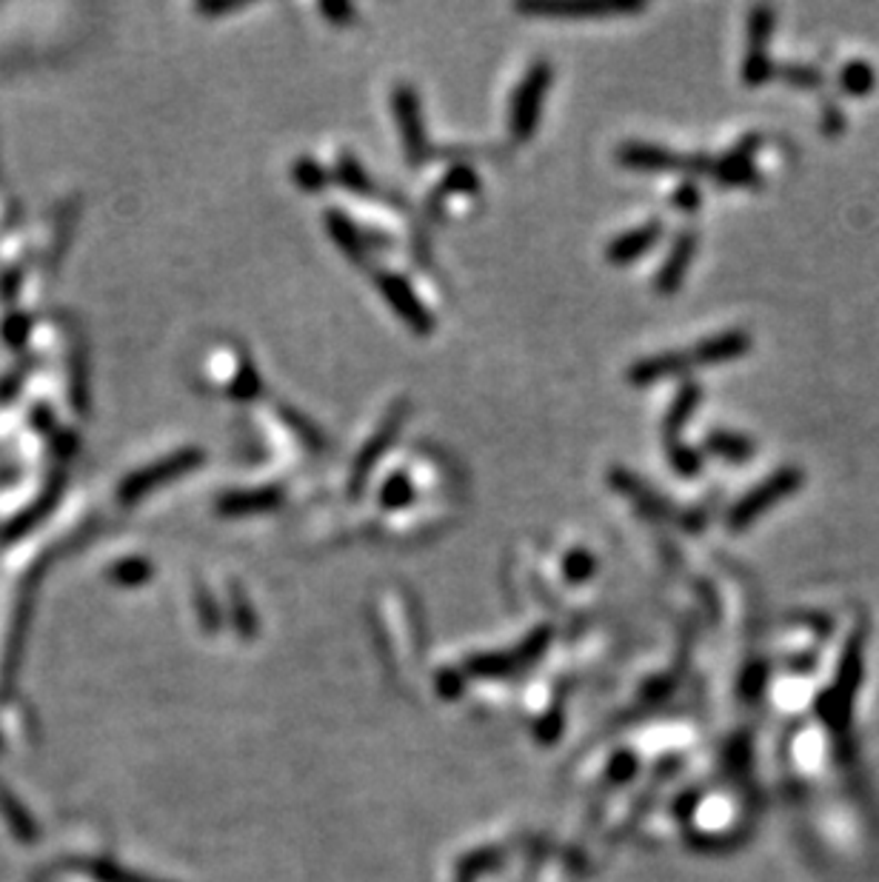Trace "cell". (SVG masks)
Instances as JSON below:
<instances>
[{
  "label": "cell",
  "mask_w": 879,
  "mask_h": 882,
  "mask_svg": "<svg viewBox=\"0 0 879 882\" xmlns=\"http://www.w3.org/2000/svg\"><path fill=\"white\" fill-rule=\"evenodd\" d=\"M283 503V488L277 486H260V488H238L229 495L220 497L218 511L226 517H246L274 511Z\"/></svg>",
  "instance_id": "cell-12"
},
{
  "label": "cell",
  "mask_w": 879,
  "mask_h": 882,
  "mask_svg": "<svg viewBox=\"0 0 879 882\" xmlns=\"http://www.w3.org/2000/svg\"><path fill=\"white\" fill-rule=\"evenodd\" d=\"M592 568H594V557L588 555V551H583V548H577V551H572V555L566 557L568 580H586V577L592 575Z\"/></svg>",
  "instance_id": "cell-29"
},
{
  "label": "cell",
  "mask_w": 879,
  "mask_h": 882,
  "mask_svg": "<svg viewBox=\"0 0 879 882\" xmlns=\"http://www.w3.org/2000/svg\"><path fill=\"white\" fill-rule=\"evenodd\" d=\"M112 577L118 582H143L149 580V562L146 560H127L112 568Z\"/></svg>",
  "instance_id": "cell-28"
},
{
  "label": "cell",
  "mask_w": 879,
  "mask_h": 882,
  "mask_svg": "<svg viewBox=\"0 0 879 882\" xmlns=\"http://www.w3.org/2000/svg\"><path fill=\"white\" fill-rule=\"evenodd\" d=\"M203 460H206V457H203L200 448H183L178 455H169L163 457V460L152 463V466L134 472V475L123 483V488H120V497H123V503L140 500V497L154 491V488L163 486V483H172L174 477L186 475V472L198 468Z\"/></svg>",
  "instance_id": "cell-7"
},
{
  "label": "cell",
  "mask_w": 879,
  "mask_h": 882,
  "mask_svg": "<svg viewBox=\"0 0 879 882\" xmlns=\"http://www.w3.org/2000/svg\"><path fill=\"white\" fill-rule=\"evenodd\" d=\"M320 12L337 27H348V21H354V7H348V3H323Z\"/></svg>",
  "instance_id": "cell-31"
},
{
  "label": "cell",
  "mask_w": 879,
  "mask_h": 882,
  "mask_svg": "<svg viewBox=\"0 0 879 882\" xmlns=\"http://www.w3.org/2000/svg\"><path fill=\"white\" fill-rule=\"evenodd\" d=\"M332 178L343 189H348V192L360 194V197H386V194H383V189H380L377 183H374L372 178H368L366 169L360 166L357 158H354V154H348V152L340 154V161H337V166H334Z\"/></svg>",
  "instance_id": "cell-18"
},
{
  "label": "cell",
  "mask_w": 879,
  "mask_h": 882,
  "mask_svg": "<svg viewBox=\"0 0 879 882\" xmlns=\"http://www.w3.org/2000/svg\"><path fill=\"white\" fill-rule=\"evenodd\" d=\"M406 417H408V403L406 401L394 403V406L386 412V417H383V423L377 426V432L368 437L366 446L360 448L357 460H354V466H352V477H348V491H352V497H357L360 491L366 488L374 466L380 463V457L386 455L388 446L397 440L400 428H403Z\"/></svg>",
  "instance_id": "cell-4"
},
{
  "label": "cell",
  "mask_w": 879,
  "mask_h": 882,
  "mask_svg": "<svg viewBox=\"0 0 879 882\" xmlns=\"http://www.w3.org/2000/svg\"><path fill=\"white\" fill-rule=\"evenodd\" d=\"M699 401H703V386H699L697 381H686L679 386V392L674 395L671 406H668L666 412V423H663V428H666V440H677L679 428L691 420Z\"/></svg>",
  "instance_id": "cell-16"
},
{
  "label": "cell",
  "mask_w": 879,
  "mask_h": 882,
  "mask_svg": "<svg viewBox=\"0 0 879 882\" xmlns=\"http://www.w3.org/2000/svg\"><path fill=\"white\" fill-rule=\"evenodd\" d=\"M548 87H552V67L546 61L534 63L526 72V78L519 81L517 92L512 98V114H508V132H512L517 143L532 141V134L537 132Z\"/></svg>",
  "instance_id": "cell-2"
},
{
  "label": "cell",
  "mask_w": 879,
  "mask_h": 882,
  "mask_svg": "<svg viewBox=\"0 0 879 882\" xmlns=\"http://www.w3.org/2000/svg\"><path fill=\"white\" fill-rule=\"evenodd\" d=\"M779 78H786L788 83H794V87H817L819 81H822V74L817 72V69L811 67H799V63H788V67L777 69Z\"/></svg>",
  "instance_id": "cell-27"
},
{
  "label": "cell",
  "mask_w": 879,
  "mask_h": 882,
  "mask_svg": "<svg viewBox=\"0 0 879 882\" xmlns=\"http://www.w3.org/2000/svg\"><path fill=\"white\" fill-rule=\"evenodd\" d=\"M774 29V12L768 7H757L748 18V52L746 63H742V81L746 87H759L768 83L777 74L768 54V38Z\"/></svg>",
  "instance_id": "cell-8"
},
{
  "label": "cell",
  "mask_w": 879,
  "mask_h": 882,
  "mask_svg": "<svg viewBox=\"0 0 879 882\" xmlns=\"http://www.w3.org/2000/svg\"><path fill=\"white\" fill-rule=\"evenodd\" d=\"M643 3H543V0H532V3H517V12L523 14H539V18H612V14H634L643 12Z\"/></svg>",
  "instance_id": "cell-9"
},
{
  "label": "cell",
  "mask_w": 879,
  "mask_h": 882,
  "mask_svg": "<svg viewBox=\"0 0 879 882\" xmlns=\"http://www.w3.org/2000/svg\"><path fill=\"white\" fill-rule=\"evenodd\" d=\"M694 363L691 355L686 352H659V355L643 357L628 368V383L632 386H651V383L666 381V377H677L683 372H691Z\"/></svg>",
  "instance_id": "cell-11"
},
{
  "label": "cell",
  "mask_w": 879,
  "mask_h": 882,
  "mask_svg": "<svg viewBox=\"0 0 879 882\" xmlns=\"http://www.w3.org/2000/svg\"><path fill=\"white\" fill-rule=\"evenodd\" d=\"M699 201H703V197H699L697 183H679L677 192H674V206H677L679 212L694 214L699 209Z\"/></svg>",
  "instance_id": "cell-30"
},
{
  "label": "cell",
  "mask_w": 879,
  "mask_h": 882,
  "mask_svg": "<svg viewBox=\"0 0 879 882\" xmlns=\"http://www.w3.org/2000/svg\"><path fill=\"white\" fill-rule=\"evenodd\" d=\"M260 392H263V381H260L257 368L249 361H243L238 368V377L229 383V395L238 397V401H254Z\"/></svg>",
  "instance_id": "cell-26"
},
{
  "label": "cell",
  "mask_w": 879,
  "mask_h": 882,
  "mask_svg": "<svg viewBox=\"0 0 879 882\" xmlns=\"http://www.w3.org/2000/svg\"><path fill=\"white\" fill-rule=\"evenodd\" d=\"M477 189L479 181L472 166H454L428 197V209H432V214H437V209L446 203V197H452V194H474Z\"/></svg>",
  "instance_id": "cell-20"
},
{
  "label": "cell",
  "mask_w": 879,
  "mask_h": 882,
  "mask_svg": "<svg viewBox=\"0 0 879 882\" xmlns=\"http://www.w3.org/2000/svg\"><path fill=\"white\" fill-rule=\"evenodd\" d=\"M612 486L617 488L619 495L632 497L634 503H637L643 511H646L648 517H668L671 515V506H668V500H663V497L654 491V488H648L646 483L637 480V477L632 475V472H626V468H614L612 472Z\"/></svg>",
  "instance_id": "cell-15"
},
{
  "label": "cell",
  "mask_w": 879,
  "mask_h": 882,
  "mask_svg": "<svg viewBox=\"0 0 879 882\" xmlns=\"http://www.w3.org/2000/svg\"><path fill=\"white\" fill-rule=\"evenodd\" d=\"M694 254H697V232L686 229V232L677 234V241L671 243V252H668V257L663 261V266H659L654 288H657L659 294L677 292L683 277H686V272L691 268Z\"/></svg>",
  "instance_id": "cell-13"
},
{
  "label": "cell",
  "mask_w": 879,
  "mask_h": 882,
  "mask_svg": "<svg viewBox=\"0 0 879 882\" xmlns=\"http://www.w3.org/2000/svg\"><path fill=\"white\" fill-rule=\"evenodd\" d=\"M326 229L332 234V241L337 243L340 252L352 257V261H366V241L360 229L348 221L343 212H329L326 214Z\"/></svg>",
  "instance_id": "cell-19"
},
{
  "label": "cell",
  "mask_w": 879,
  "mask_h": 882,
  "mask_svg": "<svg viewBox=\"0 0 879 882\" xmlns=\"http://www.w3.org/2000/svg\"><path fill=\"white\" fill-rule=\"evenodd\" d=\"M243 9V3H200V12L203 14H226V12H238Z\"/></svg>",
  "instance_id": "cell-32"
},
{
  "label": "cell",
  "mask_w": 879,
  "mask_h": 882,
  "mask_svg": "<svg viewBox=\"0 0 879 882\" xmlns=\"http://www.w3.org/2000/svg\"><path fill=\"white\" fill-rule=\"evenodd\" d=\"M706 448L711 455H717L719 460L731 463V466H742V463L751 460L754 452H757L751 437L734 435V432H726V428H714V432H708Z\"/></svg>",
  "instance_id": "cell-17"
},
{
  "label": "cell",
  "mask_w": 879,
  "mask_h": 882,
  "mask_svg": "<svg viewBox=\"0 0 879 882\" xmlns=\"http://www.w3.org/2000/svg\"><path fill=\"white\" fill-rule=\"evenodd\" d=\"M802 483H806L802 468L797 466L777 468V472H771L766 480L757 483L754 488H748L746 495L734 503L731 511H728L726 517V526L731 528V531H746V528L754 526L759 517L768 515L777 503H782L786 497H791L794 491H799Z\"/></svg>",
  "instance_id": "cell-1"
},
{
  "label": "cell",
  "mask_w": 879,
  "mask_h": 882,
  "mask_svg": "<svg viewBox=\"0 0 879 882\" xmlns=\"http://www.w3.org/2000/svg\"><path fill=\"white\" fill-rule=\"evenodd\" d=\"M417 497V488L414 483L408 480L406 472H397V475L388 477L380 488V506L388 508V511H400V508H408Z\"/></svg>",
  "instance_id": "cell-21"
},
{
  "label": "cell",
  "mask_w": 879,
  "mask_h": 882,
  "mask_svg": "<svg viewBox=\"0 0 879 882\" xmlns=\"http://www.w3.org/2000/svg\"><path fill=\"white\" fill-rule=\"evenodd\" d=\"M619 166L637 169V172H711L708 158H686L657 143L628 141L617 149Z\"/></svg>",
  "instance_id": "cell-5"
},
{
  "label": "cell",
  "mask_w": 879,
  "mask_h": 882,
  "mask_svg": "<svg viewBox=\"0 0 879 882\" xmlns=\"http://www.w3.org/2000/svg\"><path fill=\"white\" fill-rule=\"evenodd\" d=\"M374 283H377L380 294L386 297L388 306L394 308L400 315V321L406 323L412 328L414 335H432L434 332V317L417 294H414L412 283L397 272H388V268H377L374 272Z\"/></svg>",
  "instance_id": "cell-6"
},
{
  "label": "cell",
  "mask_w": 879,
  "mask_h": 882,
  "mask_svg": "<svg viewBox=\"0 0 879 882\" xmlns=\"http://www.w3.org/2000/svg\"><path fill=\"white\" fill-rule=\"evenodd\" d=\"M659 234H663V221H648L643 223V226L632 229V232L619 234V237H614L606 249L608 263H614V266H626V263L637 261V257H643V254L659 241Z\"/></svg>",
  "instance_id": "cell-14"
},
{
  "label": "cell",
  "mask_w": 879,
  "mask_h": 882,
  "mask_svg": "<svg viewBox=\"0 0 879 882\" xmlns=\"http://www.w3.org/2000/svg\"><path fill=\"white\" fill-rule=\"evenodd\" d=\"M873 83H877V72L866 61L846 63L842 72H839V87L846 94H853V98H862V94L871 92Z\"/></svg>",
  "instance_id": "cell-22"
},
{
  "label": "cell",
  "mask_w": 879,
  "mask_h": 882,
  "mask_svg": "<svg viewBox=\"0 0 879 882\" xmlns=\"http://www.w3.org/2000/svg\"><path fill=\"white\" fill-rule=\"evenodd\" d=\"M666 446H668V463H671L677 475L694 477L703 472V455H699L697 448L688 446V443L683 440H666Z\"/></svg>",
  "instance_id": "cell-25"
},
{
  "label": "cell",
  "mask_w": 879,
  "mask_h": 882,
  "mask_svg": "<svg viewBox=\"0 0 879 882\" xmlns=\"http://www.w3.org/2000/svg\"><path fill=\"white\" fill-rule=\"evenodd\" d=\"M392 107L397 114L400 138H403V152H406V163L412 169H420L423 163L432 158V146L426 138V123H423V112H420V98L412 87L400 83L392 92Z\"/></svg>",
  "instance_id": "cell-3"
},
{
  "label": "cell",
  "mask_w": 879,
  "mask_h": 882,
  "mask_svg": "<svg viewBox=\"0 0 879 882\" xmlns=\"http://www.w3.org/2000/svg\"><path fill=\"white\" fill-rule=\"evenodd\" d=\"M292 178L303 192H323V189L329 186V178H332V174L320 166L314 158H297L292 166Z\"/></svg>",
  "instance_id": "cell-24"
},
{
  "label": "cell",
  "mask_w": 879,
  "mask_h": 882,
  "mask_svg": "<svg viewBox=\"0 0 879 882\" xmlns=\"http://www.w3.org/2000/svg\"><path fill=\"white\" fill-rule=\"evenodd\" d=\"M280 417H283V420H286V426L292 428L294 435H297V440L306 443L309 448L320 452V448L326 446V437H323V432H320V428L314 426V423L309 420L303 412H297V408H292V406H280Z\"/></svg>",
  "instance_id": "cell-23"
},
{
  "label": "cell",
  "mask_w": 879,
  "mask_h": 882,
  "mask_svg": "<svg viewBox=\"0 0 879 882\" xmlns=\"http://www.w3.org/2000/svg\"><path fill=\"white\" fill-rule=\"evenodd\" d=\"M751 346L754 341L746 328H728V332H719V335L699 341L697 346L688 348V355H691L694 366H717V363H728L748 355Z\"/></svg>",
  "instance_id": "cell-10"
}]
</instances>
